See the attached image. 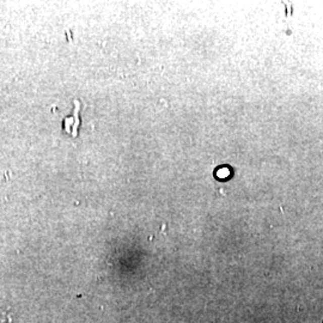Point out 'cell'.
<instances>
[{
    "mask_svg": "<svg viewBox=\"0 0 323 323\" xmlns=\"http://www.w3.org/2000/svg\"><path fill=\"white\" fill-rule=\"evenodd\" d=\"M226 175H229V170L226 168H223V170L221 169V171L218 173V177H221V179H224Z\"/></svg>",
    "mask_w": 323,
    "mask_h": 323,
    "instance_id": "3",
    "label": "cell"
},
{
    "mask_svg": "<svg viewBox=\"0 0 323 323\" xmlns=\"http://www.w3.org/2000/svg\"><path fill=\"white\" fill-rule=\"evenodd\" d=\"M322 323H323V321H322Z\"/></svg>",
    "mask_w": 323,
    "mask_h": 323,
    "instance_id": "4",
    "label": "cell"
},
{
    "mask_svg": "<svg viewBox=\"0 0 323 323\" xmlns=\"http://www.w3.org/2000/svg\"><path fill=\"white\" fill-rule=\"evenodd\" d=\"M79 111H80L79 101H74L73 114L64 120V131L66 132V133H69L70 135H72V137H77V135H78V127L80 125Z\"/></svg>",
    "mask_w": 323,
    "mask_h": 323,
    "instance_id": "1",
    "label": "cell"
},
{
    "mask_svg": "<svg viewBox=\"0 0 323 323\" xmlns=\"http://www.w3.org/2000/svg\"><path fill=\"white\" fill-rule=\"evenodd\" d=\"M0 323H11V314L9 311L2 312V315H0Z\"/></svg>",
    "mask_w": 323,
    "mask_h": 323,
    "instance_id": "2",
    "label": "cell"
}]
</instances>
